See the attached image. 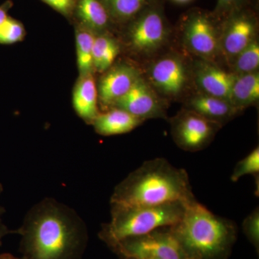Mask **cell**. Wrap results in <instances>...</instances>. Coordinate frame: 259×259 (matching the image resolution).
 Segmentation results:
<instances>
[{
	"label": "cell",
	"instance_id": "cell-1",
	"mask_svg": "<svg viewBox=\"0 0 259 259\" xmlns=\"http://www.w3.org/2000/svg\"><path fill=\"white\" fill-rule=\"evenodd\" d=\"M23 259H81L88 227L74 209L52 197L32 206L16 230Z\"/></svg>",
	"mask_w": 259,
	"mask_h": 259
},
{
	"label": "cell",
	"instance_id": "cell-2",
	"mask_svg": "<svg viewBox=\"0 0 259 259\" xmlns=\"http://www.w3.org/2000/svg\"><path fill=\"white\" fill-rule=\"evenodd\" d=\"M188 174L163 158L145 161L114 189L110 204L159 205L195 199Z\"/></svg>",
	"mask_w": 259,
	"mask_h": 259
},
{
	"label": "cell",
	"instance_id": "cell-3",
	"mask_svg": "<svg viewBox=\"0 0 259 259\" xmlns=\"http://www.w3.org/2000/svg\"><path fill=\"white\" fill-rule=\"evenodd\" d=\"M170 228L190 259H228L236 241L234 222L213 214L196 199Z\"/></svg>",
	"mask_w": 259,
	"mask_h": 259
},
{
	"label": "cell",
	"instance_id": "cell-4",
	"mask_svg": "<svg viewBox=\"0 0 259 259\" xmlns=\"http://www.w3.org/2000/svg\"><path fill=\"white\" fill-rule=\"evenodd\" d=\"M110 204L111 220L102 225L98 234L109 248L125 238L175 226L182 219L187 204L177 202L159 205Z\"/></svg>",
	"mask_w": 259,
	"mask_h": 259
},
{
	"label": "cell",
	"instance_id": "cell-5",
	"mask_svg": "<svg viewBox=\"0 0 259 259\" xmlns=\"http://www.w3.org/2000/svg\"><path fill=\"white\" fill-rule=\"evenodd\" d=\"M118 257L144 259H190L170 227L125 238L110 248Z\"/></svg>",
	"mask_w": 259,
	"mask_h": 259
},
{
	"label": "cell",
	"instance_id": "cell-6",
	"mask_svg": "<svg viewBox=\"0 0 259 259\" xmlns=\"http://www.w3.org/2000/svg\"><path fill=\"white\" fill-rule=\"evenodd\" d=\"M193 111L181 112L171 121V132L177 146L191 152L201 151L210 144L220 127Z\"/></svg>",
	"mask_w": 259,
	"mask_h": 259
},
{
	"label": "cell",
	"instance_id": "cell-7",
	"mask_svg": "<svg viewBox=\"0 0 259 259\" xmlns=\"http://www.w3.org/2000/svg\"><path fill=\"white\" fill-rule=\"evenodd\" d=\"M183 40L189 51L206 61L210 62L221 54V37L203 15L191 17L186 24Z\"/></svg>",
	"mask_w": 259,
	"mask_h": 259
},
{
	"label": "cell",
	"instance_id": "cell-8",
	"mask_svg": "<svg viewBox=\"0 0 259 259\" xmlns=\"http://www.w3.org/2000/svg\"><path fill=\"white\" fill-rule=\"evenodd\" d=\"M167 36L168 32L162 15L156 10H149L133 25L129 40L136 52L148 56L161 49Z\"/></svg>",
	"mask_w": 259,
	"mask_h": 259
},
{
	"label": "cell",
	"instance_id": "cell-9",
	"mask_svg": "<svg viewBox=\"0 0 259 259\" xmlns=\"http://www.w3.org/2000/svg\"><path fill=\"white\" fill-rule=\"evenodd\" d=\"M113 107L125 110L143 120L166 115L164 105L156 96L151 85L142 76L124 96L115 102Z\"/></svg>",
	"mask_w": 259,
	"mask_h": 259
},
{
	"label": "cell",
	"instance_id": "cell-10",
	"mask_svg": "<svg viewBox=\"0 0 259 259\" xmlns=\"http://www.w3.org/2000/svg\"><path fill=\"white\" fill-rule=\"evenodd\" d=\"M148 76L154 88L170 97L180 95L188 81L185 63L175 55L165 56L155 61L150 66Z\"/></svg>",
	"mask_w": 259,
	"mask_h": 259
},
{
	"label": "cell",
	"instance_id": "cell-11",
	"mask_svg": "<svg viewBox=\"0 0 259 259\" xmlns=\"http://www.w3.org/2000/svg\"><path fill=\"white\" fill-rule=\"evenodd\" d=\"M141 76L139 70L131 65H117L108 70L100 80L97 91L102 106L112 107Z\"/></svg>",
	"mask_w": 259,
	"mask_h": 259
},
{
	"label": "cell",
	"instance_id": "cell-12",
	"mask_svg": "<svg viewBox=\"0 0 259 259\" xmlns=\"http://www.w3.org/2000/svg\"><path fill=\"white\" fill-rule=\"evenodd\" d=\"M236 76L209 61H204L196 69L195 80L202 93L231 102L232 88Z\"/></svg>",
	"mask_w": 259,
	"mask_h": 259
},
{
	"label": "cell",
	"instance_id": "cell-13",
	"mask_svg": "<svg viewBox=\"0 0 259 259\" xmlns=\"http://www.w3.org/2000/svg\"><path fill=\"white\" fill-rule=\"evenodd\" d=\"M255 39V26L251 19L238 16L230 22L221 37V53L228 60L236 56Z\"/></svg>",
	"mask_w": 259,
	"mask_h": 259
},
{
	"label": "cell",
	"instance_id": "cell-14",
	"mask_svg": "<svg viewBox=\"0 0 259 259\" xmlns=\"http://www.w3.org/2000/svg\"><path fill=\"white\" fill-rule=\"evenodd\" d=\"M187 107V110L221 126L238 113L228 100L202 93L191 98Z\"/></svg>",
	"mask_w": 259,
	"mask_h": 259
},
{
	"label": "cell",
	"instance_id": "cell-15",
	"mask_svg": "<svg viewBox=\"0 0 259 259\" xmlns=\"http://www.w3.org/2000/svg\"><path fill=\"white\" fill-rule=\"evenodd\" d=\"M97 97L98 93L93 75H81L75 87L73 105L77 115L90 123H93L100 114Z\"/></svg>",
	"mask_w": 259,
	"mask_h": 259
},
{
	"label": "cell",
	"instance_id": "cell-16",
	"mask_svg": "<svg viewBox=\"0 0 259 259\" xmlns=\"http://www.w3.org/2000/svg\"><path fill=\"white\" fill-rule=\"evenodd\" d=\"M144 121L125 110L113 107L108 111L99 114L93 124L97 134L108 136L127 134Z\"/></svg>",
	"mask_w": 259,
	"mask_h": 259
},
{
	"label": "cell",
	"instance_id": "cell-17",
	"mask_svg": "<svg viewBox=\"0 0 259 259\" xmlns=\"http://www.w3.org/2000/svg\"><path fill=\"white\" fill-rule=\"evenodd\" d=\"M259 99L258 73L237 75L232 88L231 102L237 112L253 105Z\"/></svg>",
	"mask_w": 259,
	"mask_h": 259
},
{
	"label": "cell",
	"instance_id": "cell-18",
	"mask_svg": "<svg viewBox=\"0 0 259 259\" xmlns=\"http://www.w3.org/2000/svg\"><path fill=\"white\" fill-rule=\"evenodd\" d=\"M77 13L85 26L91 31H101L108 25V10L100 0H79Z\"/></svg>",
	"mask_w": 259,
	"mask_h": 259
},
{
	"label": "cell",
	"instance_id": "cell-19",
	"mask_svg": "<svg viewBox=\"0 0 259 259\" xmlns=\"http://www.w3.org/2000/svg\"><path fill=\"white\" fill-rule=\"evenodd\" d=\"M118 44L107 35L95 37L93 51L94 69L99 72L109 69L118 55Z\"/></svg>",
	"mask_w": 259,
	"mask_h": 259
},
{
	"label": "cell",
	"instance_id": "cell-20",
	"mask_svg": "<svg viewBox=\"0 0 259 259\" xmlns=\"http://www.w3.org/2000/svg\"><path fill=\"white\" fill-rule=\"evenodd\" d=\"M95 36L90 30H81L76 35L77 64L81 75L92 74L94 69L93 51Z\"/></svg>",
	"mask_w": 259,
	"mask_h": 259
},
{
	"label": "cell",
	"instance_id": "cell-21",
	"mask_svg": "<svg viewBox=\"0 0 259 259\" xmlns=\"http://www.w3.org/2000/svg\"><path fill=\"white\" fill-rule=\"evenodd\" d=\"M234 74L242 75L255 72L259 66V45L256 38L240 53L233 61Z\"/></svg>",
	"mask_w": 259,
	"mask_h": 259
},
{
	"label": "cell",
	"instance_id": "cell-22",
	"mask_svg": "<svg viewBox=\"0 0 259 259\" xmlns=\"http://www.w3.org/2000/svg\"><path fill=\"white\" fill-rule=\"evenodd\" d=\"M147 2L148 0H105L108 13L120 20H127L137 15Z\"/></svg>",
	"mask_w": 259,
	"mask_h": 259
},
{
	"label": "cell",
	"instance_id": "cell-23",
	"mask_svg": "<svg viewBox=\"0 0 259 259\" xmlns=\"http://www.w3.org/2000/svg\"><path fill=\"white\" fill-rule=\"evenodd\" d=\"M259 173V148H255L245 158L238 161L231 177L232 182H238L241 177L248 175L256 176Z\"/></svg>",
	"mask_w": 259,
	"mask_h": 259
},
{
	"label": "cell",
	"instance_id": "cell-24",
	"mask_svg": "<svg viewBox=\"0 0 259 259\" xmlns=\"http://www.w3.org/2000/svg\"><path fill=\"white\" fill-rule=\"evenodd\" d=\"M23 25L13 19L8 18L0 25V44H12L23 38Z\"/></svg>",
	"mask_w": 259,
	"mask_h": 259
},
{
	"label": "cell",
	"instance_id": "cell-25",
	"mask_svg": "<svg viewBox=\"0 0 259 259\" xmlns=\"http://www.w3.org/2000/svg\"><path fill=\"white\" fill-rule=\"evenodd\" d=\"M243 231L248 241L257 250L259 248V209H253L243 221Z\"/></svg>",
	"mask_w": 259,
	"mask_h": 259
},
{
	"label": "cell",
	"instance_id": "cell-26",
	"mask_svg": "<svg viewBox=\"0 0 259 259\" xmlns=\"http://www.w3.org/2000/svg\"><path fill=\"white\" fill-rule=\"evenodd\" d=\"M51 8L64 15L69 14L74 8L76 0H42Z\"/></svg>",
	"mask_w": 259,
	"mask_h": 259
},
{
	"label": "cell",
	"instance_id": "cell-27",
	"mask_svg": "<svg viewBox=\"0 0 259 259\" xmlns=\"http://www.w3.org/2000/svg\"><path fill=\"white\" fill-rule=\"evenodd\" d=\"M9 234H16V230L13 231L9 229L0 219V245H2V240L3 238Z\"/></svg>",
	"mask_w": 259,
	"mask_h": 259
},
{
	"label": "cell",
	"instance_id": "cell-28",
	"mask_svg": "<svg viewBox=\"0 0 259 259\" xmlns=\"http://www.w3.org/2000/svg\"><path fill=\"white\" fill-rule=\"evenodd\" d=\"M238 0H218V6L221 8H229L236 4Z\"/></svg>",
	"mask_w": 259,
	"mask_h": 259
},
{
	"label": "cell",
	"instance_id": "cell-29",
	"mask_svg": "<svg viewBox=\"0 0 259 259\" xmlns=\"http://www.w3.org/2000/svg\"><path fill=\"white\" fill-rule=\"evenodd\" d=\"M0 259H23L22 257H17L10 253H3L0 255Z\"/></svg>",
	"mask_w": 259,
	"mask_h": 259
},
{
	"label": "cell",
	"instance_id": "cell-30",
	"mask_svg": "<svg viewBox=\"0 0 259 259\" xmlns=\"http://www.w3.org/2000/svg\"><path fill=\"white\" fill-rule=\"evenodd\" d=\"M8 18L7 16L6 11L3 8H0V25Z\"/></svg>",
	"mask_w": 259,
	"mask_h": 259
},
{
	"label": "cell",
	"instance_id": "cell-31",
	"mask_svg": "<svg viewBox=\"0 0 259 259\" xmlns=\"http://www.w3.org/2000/svg\"><path fill=\"white\" fill-rule=\"evenodd\" d=\"M3 186L2 185L1 183H0V197H1L2 193H3ZM5 212V209L4 207H3V206L0 204V218H1L2 215L3 214H4Z\"/></svg>",
	"mask_w": 259,
	"mask_h": 259
},
{
	"label": "cell",
	"instance_id": "cell-32",
	"mask_svg": "<svg viewBox=\"0 0 259 259\" xmlns=\"http://www.w3.org/2000/svg\"><path fill=\"white\" fill-rule=\"evenodd\" d=\"M172 1L179 3V4H186V3H190L192 0H172Z\"/></svg>",
	"mask_w": 259,
	"mask_h": 259
},
{
	"label": "cell",
	"instance_id": "cell-33",
	"mask_svg": "<svg viewBox=\"0 0 259 259\" xmlns=\"http://www.w3.org/2000/svg\"><path fill=\"white\" fill-rule=\"evenodd\" d=\"M120 259H144V258H132V257H118Z\"/></svg>",
	"mask_w": 259,
	"mask_h": 259
}]
</instances>
